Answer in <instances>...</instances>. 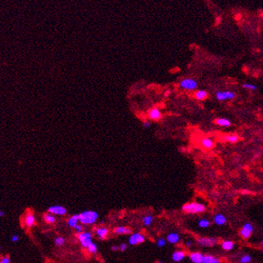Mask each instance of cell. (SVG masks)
<instances>
[{
	"label": "cell",
	"mask_w": 263,
	"mask_h": 263,
	"mask_svg": "<svg viewBox=\"0 0 263 263\" xmlns=\"http://www.w3.org/2000/svg\"><path fill=\"white\" fill-rule=\"evenodd\" d=\"M207 209L205 204L200 202H189L182 207L183 212L187 214H200L204 212Z\"/></svg>",
	"instance_id": "1"
},
{
	"label": "cell",
	"mask_w": 263,
	"mask_h": 263,
	"mask_svg": "<svg viewBox=\"0 0 263 263\" xmlns=\"http://www.w3.org/2000/svg\"><path fill=\"white\" fill-rule=\"evenodd\" d=\"M80 217V222L82 224H93L97 221L99 215L96 211L93 210H87L81 212L79 214Z\"/></svg>",
	"instance_id": "2"
},
{
	"label": "cell",
	"mask_w": 263,
	"mask_h": 263,
	"mask_svg": "<svg viewBox=\"0 0 263 263\" xmlns=\"http://www.w3.org/2000/svg\"><path fill=\"white\" fill-rule=\"evenodd\" d=\"M179 88H181L183 89H185V90L192 91L195 90L198 87V83L195 79L184 78L179 82Z\"/></svg>",
	"instance_id": "3"
},
{
	"label": "cell",
	"mask_w": 263,
	"mask_h": 263,
	"mask_svg": "<svg viewBox=\"0 0 263 263\" xmlns=\"http://www.w3.org/2000/svg\"><path fill=\"white\" fill-rule=\"evenodd\" d=\"M218 240L215 237H199L197 240V245L202 247H212L217 244Z\"/></svg>",
	"instance_id": "4"
},
{
	"label": "cell",
	"mask_w": 263,
	"mask_h": 263,
	"mask_svg": "<svg viewBox=\"0 0 263 263\" xmlns=\"http://www.w3.org/2000/svg\"><path fill=\"white\" fill-rule=\"evenodd\" d=\"M236 97V94L233 91H217L216 93V98L219 101H224L227 100H233Z\"/></svg>",
	"instance_id": "5"
},
{
	"label": "cell",
	"mask_w": 263,
	"mask_h": 263,
	"mask_svg": "<svg viewBox=\"0 0 263 263\" xmlns=\"http://www.w3.org/2000/svg\"><path fill=\"white\" fill-rule=\"evenodd\" d=\"M77 238L82 245V247L87 249L92 243V234L89 232H82L77 234Z\"/></svg>",
	"instance_id": "6"
},
{
	"label": "cell",
	"mask_w": 263,
	"mask_h": 263,
	"mask_svg": "<svg viewBox=\"0 0 263 263\" xmlns=\"http://www.w3.org/2000/svg\"><path fill=\"white\" fill-rule=\"evenodd\" d=\"M254 228L251 223H245L240 230V235L242 238L249 239L254 232Z\"/></svg>",
	"instance_id": "7"
},
{
	"label": "cell",
	"mask_w": 263,
	"mask_h": 263,
	"mask_svg": "<svg viewBox=\"0 0 263 263\" xmlns=\"http://www.w3.org/2000/svg\"><path fill=\"white\" fill-rule=\"evenodd\" d=\"M48 212L52 215L64 216L67 213V209L61 205H52L48 209Z\"/></svg>",
	"instance_id": "8"
},
{
	"label": "cell",
	"mask_w": 263,
	"mask_h": 263,
	"mask_svg": "<svg viewBox=\"0 0 263 263\" xmlns=\"http://www.w3.org/2000/svg\"><path fill=\"white\" fill-rule=\"evenodd\" d=\"M144 242H145V237L141 233H133L129 238V244L131 245H139Z\"/></svg>",
	"instance_id": "9"
},
{
	"label": "cell",
	"mask_w": 263,
	"mask_h": 263,
	"mask_svg": "<svg viewBox=\"0 0 263 263\" xmlns=\"http://www.w3.org/2000/svg\"><path fill=\"white\" fill-rule=\"evenodd\" d=\"M204 254L200 252H192L189 254V259L192 263H203Z\"/></svg>",
	"instance_id": "10"
},
{
	"label": "cell",
	"mask_w": 263,
	"mask_h": 263,
	"mask_svg": "<svg viewBox=\"0 0 263 263\" xmlns=\"http://www.w3.org/2000/svg\"><path fill=\"white\" fill-rule=\"evenodd\" d=\"M186 257V253L185 251L182 250V249H178L175 250L172 255V259L173 262H180L184 260Z\"/></svg>",
	"instance_id": "11"
},
{
	"label": "cell",
	"mask_w": 263,
	"mask_h": 263,
	"mask_svg": "<svg viewBox=\"0 0 263 263\" xmlns=\"http://www.w3.org/2000/svg\"><path fill=\"white\" fill-rule=\"evenodd\" d=\"M148 116L151 120L158 121V120H160L162 118V114L158 108H152L148 111Z\"/></svg>",
	"instance_id": "12"
},
{
	"label": "cell",
	"mask_w": 263,
	"mask_h": 263,
	"mask_svg": "<svg viewBox=\"0 0 263 263\" xmlns=\"http://www.w3.org/2000/svg\"><path fill=\"white\" fill-rule=\"evenodd\" d=\"M227 218L224 215L221 214V213H217L213 217V222L215 224H217L218 226H222L224 224H226Z\"/></svg>",
	"instance_id": "13"
},
{
	"label": "cell",
	"mask_w": 263,
	"mask_h": 263,
	"mask_svg": "<svg viewBox=\"0 0 263 263\" xmlns=\"http://www.w3.org/2000/svg\"><path fill=\"white\" fill-rule=\"evenodd\" d=\"M194 97L197 101H204L207 99V97H209V94L206 90L204 89H199L197 90L194 94Z\"/></svg>",
	"instance_id": "14"
},
{
	"label": "cell",
	"mask_w": 263,
	"mask_h": 263,
	"mask_svg": "<svg viewBox=\"0 0 263 263\" xmlns=\"http://www.w3.org/2000/svg\"><path fill=\"white\" fill-rule=\"evenodd\" d=\"M114 233L118 235H126L131 233V229L130 228L126 226H118L116 227L114 229Z\"/></svg>",
	"instance_id": "15"
},
{
	"label": "cell",
	"mask_w": 263,
	"mask_h": 263,
	"mask_svg": "<svg viewBox=\"0 0 263 263\" xmlns=\"http://www.w3.org/2000/svg\"><path fill=\"white\" fill-rule=\"evenodd\" d=\"M96 234L101 240H105L109 234V229L105 227H100L96 229Z\"/></svg>",
	"instance_id": "16"
},
{
	"label": "cell",
	"mask_w": 263,
	"mask_h": 263,
	"mask_svg": "<svg viewBox=\"0 0 263 263\" xmlns=\"http://www.w3.org/2000/svg\"><path fill=\"white\" fill-rule=\"evenodd\" d=\"M216 124L221 127H229L232 126V122L228 118H217L215 120Z\"/></svg>",
	"instance_id": "17"
},
{
	"label": "cell",
	"mask_w": 263,
	"mask_h": 263,
	"mask_svg": "<svg viewBox=\"0 0 263 263\" xmlns=\"http://www.w3.org/2000/svg\"><path fill=\"white\" fill-rule=\"evenodd\" d=\"M25 224L28 227L33 226L36 222V218L32 212H27L24 218Z\"/></svg>",
	"instance_id": "18"
},
{
	"label": "cell",
	"mask_w": 263,
	"mask_h": 263,
	"mask_svg": "<svg viewBox=\"0 0 263 263\" xmlns=\"http://www.w3.org/2000/svg\"><path fill=\"white\" fill-rule=\"evenodd\" d=\"M180 240V237L177 233H170L167 236V241L171 244H177Z\"/></svg>",
	"instance_id": "19"
},
{
	"label": "cell",
	"mask_w": 263,
	"mask_h": 263,
	"mask_svg": "<svg viewBox=\"0 0 263 263\" xmlns=\"http://www.w3.org/2000/svg\"><path fill=\"white\" fill-rule=\"evenodd\" d=\"M203 263H221V259L212 254H205Z\"/></svg>",
	"instance_id": "20"
},
{
	"label": "cell",
	"mask_w": 263,
	"mask_h": 263,
	"mask_svg": "<svg viewBox=\"0 0 263 263\" xmlns=\"http://www.w3.org/2000/svg\"><path fill=\"white\" fill-rule=\"evenodd\" d=\"M80 221V217H79V214L73 215L72 217H70L69 218V220L67 221V224L69 227H72V228H74L76 225L78 224V222Z\"/></svg>",
	"instance_id": "21"
},
{
	"label": "cell",
	"mask_w": 263,
	"mask_h": 263,
	"mask_svg": "<svg viewBox=\"0 0 263 263\" xmlns=\"http://www.w3.org/2000/svg\"><path fill=\"white\" fill-rule=\"evenodd\" d=\"M221 248L224 251H231L234 248V242L229 240H226L221 242Z\"/></svg>",
	"instance_id": "22"
},
{
	"label": "cell",
	"mask_w": 263,
	"mask_h": 263,
	"mask_svg": "<svg viewBox=\"0 0 263 263\" xmlns=\"http://www.w3.org/2000/svg\"><path fill=\"white\" fill-rule=\"evenodd\" d=\"M201 145L204 148L212 149L214 147V142L213 140L209 138H204L201 140Z\"/></svg>",
	"instance_id": "23"
},
{
	"label": "cell",
	"mask_w": 263,
	"mask_h": 263,
	"mask_svg": "<svg viewBox=\"0 0 263 263\" xmlns=\"http://www.w3.org/2000/svg\"><path fill=\"white\" fill-rule=\"evenodd\" d=\"M223 139L226 142H231V143H235V142H238L239 136L237 135V134H227V135H224L223 137Z\"/></svg>",
	"instance_id": "24"
},
{
	"label": "cell",
	"mask_w": 263,
	"mask_h": 263,
	"mask_svg": "<svg viewBox=\"0 0 263 263\" xmlns=\"http://www.w3.org/2000/svg\"><path fill=\"white\" fill-rule=\"evenodd\" d=\"M210 224H211L210 221L208 220V219H206V218H202V219H200V221H198V225L201 229H207V228H209L210 226Z\"/></svg>",
	"instance_id": "25"
},
{
	"label": "cell",
	"mask_w": 263,
	"mask_h": 263,
	"mask_svg": "<svg viewBox=\"0 0 263 263\" xmlns=\"http://www.w3.org/2000/svg\"><path fill=\"white\" fill-rule=\"evenodd\" d=\"M154 221V217L151 215H147L144 217L142 218V222L146 226H149L152 224V222Z\"/></svg>",
	"instance_id": "26"
},
{
	"label": "cell",
	"mask_w": 263,
	"mask_h": 263,
	"mask_svg": "<svg viewBox=\"0 0 263 263\" xmlns=\"http://www.w3.org/2000/svg\"><path fill=\"white\" fill-rule=\"evenodd\" d=\"M44 220H45L46 222L49 223V224H53V223L56 222V218H55V217L52 214H51V213H49V212L44 215Z\"/></svg>",
	"instance_id": "27"
},
{
	"label": "cell",
	"mask_w": 263,
	"mask_h": 263,
	"mask_svg": "<svg viewBox=\"0 0 263 263\" xmlns=\"http://www.w3.org/2000/svg\"><path fill=\"white\" fill-rule=\"evenodd\" d=\"M252 261V257H251L250 255L249 254H245L242 256V257L240 258V263H249Z\"/></svg>",
	"instance_id": "28"
},
{
	"label": "cell",
	"mask_w": 263,
	"mask_h": 263,
	"mask_svg": "<svg viewBox=\"0 0 263 263\" xmlns=\"http://www.w3.org/2000/svg\"><path fill=\"white\" fill-rule=\"evenodd\" d=\"M242 88L244 89H249V90H256L257 89V85H254V84H250V83H244L243 85H242Z\"/></svg>",
	"instance_id": "29"
},
{
	"label": "cell",
	"mask_w": 263,
	"mask_h": 263,
	"mask_svg": "<svg viewBox=\"0 0 263 263\" xmlns=\"http://www.w3.org/2000/svg\"><path fill=\"white\" fill-rule=\"evenodd\" d=\"M87 249L90 254H96L97 252V246L95 243L92 242L90 245H89V247L87 248Z\"/></svg>",
	"instance_id": "30"
},
{
	"label": "cell",
	"mask_w": 263,
	"mask_h": 263,
	"mask_svg": "<svg viewBox=\"0 0 263 263\" xmlns=\"http://www.w3.org/2000/svg\"><path fill=\"white\" fill-rule=\"evenodd\" d=\"M64 242H65V240H64L63 237H58L55 239V244H56V245H57V246L63 245L64 244Z\"/></svg>",
	"instance_id": "31"
},
{
	"label": "cell",
	"mask_w": 263,
	"mask_h": 263,
	"mask_svg": "<svg viewBox=\"0 0 263 263\" xmlns=\"http://www.w3.org/2000/svg\"><path fill=\"white\" fill-rule=\"evenodd\" d=\"M166 240L164 238H159L158 239L157 242H156V245H157L158 247H159V248H162L163 246H165L166 245Z\"/></svg>",
	"instance_id": "32"
},
{
	"label": "cell",
	"mask_w": 263,
	"mask_h": 263,
	"mask_svg": "<svg viewBox=\"0 0 263 263\" xmlns=\"http://www.w3.org/2000/svg\"><path fill=\"white\" fill-rule=\"evenodd\" d=\"M11 262V259L8 256H5L3 257L2 259H1V262L0 263H10Z\"/></svg>",
	"instance_id": "33"
},
{
	"label": "cell",
	"mask_w": 263,
	"mask_h": 263,
	"mask_svg": "<svg viewBox=\"0 0 263 263\" xmlns=\"http://www.w3.org/2000/svg\"><path fill=\"white\" fill-rule=\"evenodd\" d=\"M74 229H75V230L76 231V232H77V233H82L83 227H82L81 224H77V225H76V226L74 227Z\"/></svg>",
	"instance_id": "34"
},
{
	"label": "cell",
	"mask_w": 263,
	"mask_h": 263,
	"mask_svg": "<svg viewBox=\"0 0 263 263\" xmlns=\"http://www.w3.org/2000/svg\"><path fill=\"white\" fill-rule=\"evenodd\" d=\"M151 122L149 120H146V121H143V123H142V126L144 127V128H149V127H151Z\"/></svg>",
	"instance_id": "35"
},
{
	"label": "cell",
	"mask_w": 263,
	"mask_h": 263,
	"mask_svg": "<svg viewBox=\"0 0 263 263\" xmlns=\"http://www.w3.org/2000/svg\"><path fill=\"white\" fill-rule=\"evenodd\" d=\"M127 247H128V246H127V244L122 243V244H121V245H119V250L122 251V252H123V251H126L127 249Z\"/></svg>",
	"instance_id": "36"
},
{
	"label": "cell",
	"mask_w": 263,
	"mask_h": 263,
	"mask_svg": "<svg viewBox=\"0 0 263 263\" xmlns=\"http://www.w3.org/2000/svg\"><path fill=\"white\" fill-rule=\"evenodd\" d=\"M19 235H17V234H14V235H12L11 237V241L12 242H17L19 241Z\"/></svg>",
	"instance_id": "37"
},
{
	"label": "cell",
	"mask_w": 263,
	"mask_h": 263,
	"mask_svg": "<svg viewBox=\"0 0 263 263\" xmlns=\"http://www.w3.org/2000/svg\"><path fill=\"white\" fill-rule=\"evenodd\" d=\"M185 245L188 247V248H191L192 245H193V242L192 241V240H188L186 243H185Z\"/></svg>",
	"instance_id": "38"
},
{
	"label": "cell",
	"mask_w": 263,
	"mask_h": 263,
	"mask_svg": "<svg viewBox=\"0 0 263 263\" xmlns=\"http://www.w3.org/2000/svg\"><path fill=\"white\" fill-rule=\"evenodd\" d=\"M119 249V246H117V245H112L111 247V250L113 251H117Z\"/></svg>",
	"instance_id": "39"
},
{
	"label": "cell",
	"mask_w": 263,
	"mask_h": 263,
	"mask_svg": "<svg viewBox=\"0 0 263 263\" xmlns=\"http://www.w3.org/2000/svg\"><path fill=\"white\" fill-rule=\"evenodd\" d=\"M4 216H5V212H3V211H0V217H4Z\"/></svg>",
	"instance_id": "40"
},
{
	"label": "cell",
	"mask_w": 263,
	"mask_h": 263,
	"mask_svg": "<svg viewBox=\"0 0 263 263\" xmlns=\"http://www.w3.org/2000/svg\"><path fill=\"white\" fill-rule=\"evenodd\" d=\"M156 263H163V262L162 261H158V262H156Z\"/></svg>",
	"instance_id": "41"
},
{
	"label": "cell",
	"mask_w": 263,
	"mask_h": 263,
	"mask_svg": "<svg viewBox=\"0 0 263 263\" xmlns=\"http://www.w3.org/2000/svg\"><path fill=\"white\" fill-rule=\"evenodd\" d=\"M262 245L263 246V240H262Z\"/></svg>",
	"instance_id": "42"
},
{
	"label": "cell",
	"mask_w": 263,
	"mask_h": 263,
	"mask_svg": "<svg viewBox=\"0 0 263 263\" xmlns=\"http://www.w3.org/2000/svg\"><path fill=\"white\" fill-rule=\"evenodd\" d=\"M262 253H263V249H262Z\"/></svg>",
	"instance_id": "43"
},
{
	"label": "cell",
	"mask_w": 263,
	"mask_h": 263,
	"mask_svg": "<svg viewBox=\"0 0 263 263\" xmlns=\"http://www.w3.org/2000/svg\"><path fill=\"white\" fill-rule=\"evenodd\" d=\"M262 53H263V49H262Z\"/></svg>",
	"instance_id": "44"
}]
</instances>
